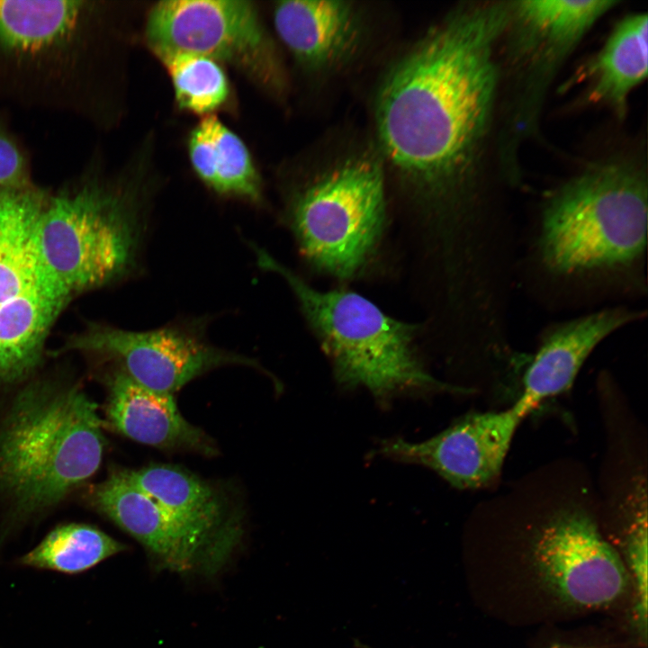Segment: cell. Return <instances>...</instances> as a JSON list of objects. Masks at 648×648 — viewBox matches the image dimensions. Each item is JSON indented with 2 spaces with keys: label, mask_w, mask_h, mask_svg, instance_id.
I'll list each match as a JSON object with an SVG mask.
<instances>
[{
  "label": "cell",
  "mask_w": 648,
  "mask_h": 648,
  "mask_svg": "<svg viewBox=\"0 0 648 648\" xmlns=\"http://www.w3.org/2000/svg\"><path fill=\"white\" fill-rule=\"evenodd\" d=\"M509 2L454 8L400 58L380 85L376 133L383 164L433 197L470 195L500 81L496 49Z\"/></svg>",
  "instance_id": "obj_1"
},
{
  "label": "cell",
  "mask_w": 648,
  "mask_h": 648,
  "mask_svg": "<svg viewBox=\"0 0 648 648\" xmlns=\"http://www.w3.org/2000/svg\"><path fill=\"white\" fill-rule=\"evenodd\" d=\"M104 447L97 406L78 387L41 381L22 389L0 425V497L11 527L88 481Z\"/></svg>",
  "instance_id": "obj_2"
},
{
  "label": "cell",
  "mask_w": 648,
  "mask_h": 648,
  "mask_svg": "<svg viewBox=\"0 0 648 648\" xmlns=\"http://www.w3.org/2000/svg\"><path fill=\"white\" fill-rule=\"evenodd\" d=\"M138 188L89 183L47 202L37 234L36 285L63 307L75 294L134 274L148 217Z\"/></svg>",
  "instance_id": "obj_3"
},
{
  "label": "cell",
  "mask_w": 648,
  "mask_h": 648,
  "mask_svg": "<svg viewBox=\"0 0 648 648\" xmlns=\"http://www.w3.org/2000/svg\"><path fill=\"white\" fill-rule=\"evenodd\" d=\"M647 180L626 161L589 166L546 201L539 252L553 273L572 275L626 268L644 253Z\"/></svg>",
  "instance_id": "obj_4"
},
{
  "label": "cell",
  "mask_w": 648,
  "mask_h": 648,
  "mask_svg": "<svg viewBox=\"0 0 648 648\" xmlns=\"http://www.w3.org/2000/svg\"><path fill=\"white\" fill-rule=\"evenodd\" d=\"M252 248L258 266L282 276L296 295L340 384L365 387L381 400L400 392L467 391L423 369L412 350L413 326L387 316L357 293L315 290L264 249Z\"/></svg>",
  "instance_id": "obj_5"
},
{
  "label": "cell",
  "mask_w": 648,
  "mask_h": 648,
  "mask_svg": "<svg viewBox=\"0 0 648 648\" xmlns=\"http://www.w3.org/2000/svg\"><path fill=\"white\" fill-rule=\"evenodd\" d=\"M384 182L382 159L358 152L329 164L297 194L292 224L310 262L338 277L362 267L384 222Z\"/></svg>",
  "instance_id": "obj_6"
},
{
  "label": "cell",
  "mask_w": 648,
  "mask_h": 648,
  "mask_svg": "<svg viewBox=\"0 0 648 648\" xmlns=\"http://www.w3.org/2000/svg\"><path fill=\"white\" fill-rule=\"evenodd\" d=\"M616 0L509 2L505 33L514 89L500 141V158L518 176V150L538 123L546 93L562 66Z\"/></svg>",
  "instance_id": "obj_7"
},
{
  "label": "cell",
  "mask_w": 648,
  "mask_h": 648,
  "mask_svg": "<svg viewBox=\"0 0 648 648\" xmlns=\"http://www.w3.org/2000/svg\"><path fill=\"white\" fill-rule=\"evenodd\" d=\"M146 39L160 58L200 55L238 65L265 83L280 80L256 8L248 1L158 2L148 14Z\"/></svg>",
  "instance_id": "obj_8"
},
{
  "label": "cell",
  "mask_w": 648,
  "mask_h": 648,
  "mask_svg": "<svg viewBox=\"0 0 648 648\" xmlns=\"http://www.w3.org/2000/svg\"><path fill=\"white\" fill-rule=\"evenodd\" d=\"M531 562L541 586L575 610L611 607L631 588L624 561L582 511L550 519L535 537Z\"/></svg>",
  "instance_id": "obj_9"
},
{
  "label": "cell",
  "mask_w": 648,
  "mask_h": 648,
  "mask_svg": "<svg viewBox=\"0 0 648 648\" xmlns=\"http://www.w3.org/2000/svg\"><path fill=\"white\" fill-rule=\"evenodd\" d=\"M66 348L116 360L140 385L171 394L217 367L257 366L251 358L212 345L194 324H170L144 331L92 325L71 338Z\"/></svg>",
  "instance_id": "obj_10"
},
{
  "label": "cell",
  "mask_w": 648,
  "mask_h": 648,
  "mask_svg": "<svg viewBox=\"0 0 648 648\" xmlns=\"http://www.w3.org/2000/svg\"><path fill=\"white\" fill-rule=\"evenodd\" d=\"M85 497L94 510L135 538L158 569L212 576L231 555L176 521L130 480L127 470H111Z\"/></svg>",
  "instance_id": "obj_11"
},
{
  "label": "cell",
  "mask_w": 648,
  "mask_h": 648,
  "mask_svg": "<svg viewBox=\"0 0 648 648\" xmlns=\"http://www.w3.org/2000/svg\"><path fill=\"white\" fill-rule=\"evenodd\" d=\"M527 415L516 401L505 410L469 414L421 442L383 441L377 453L429 468L458 489L481 488L500 474L515 432Z\"/></svg>",
  "instance_id": "obj_12"
},
{
  "label": "cell",
  "mask_w": 648,
  "mask_h": 648,
  "mask_svg": "<svg viewBox=\"0 0 648 648\" xmlns=\"http://www.w3.org/2000/svg\"><path fill=\"white\" fill-rule=\"evenodd\" d=\"M274 22L295 61L312 75L332 74L351 63L368 30L362 9L348 1H280Z\"/></svg>",
  "instance_id": "obj_13"
},
{
  "label": "cell",
  "mask_w": 648,
  "mask_h": 648,
  "mask_svg": "<svg viewBox=\"0 0 648 648\" xmlns=\"http://www.w3.org/2000/svg\"><path fill=\"white\" fill-rule=\"evenodd\" d=\"M642 313L622 308L602 310L547 331L523 378L517 402L529 414L544 400L567 391L594 348Z\"/></svg>",
  "instance_id": "obj_14"
},
{
  "label": "cell",
  "mask_w": 648,
  "mask_h": 648,
  "mask_svg": "<svg viewBox=\"0 0 648 648\" xmlns=\"http://www.w3.org/2000/svg\"><path fill=\"white\" fill-rule=\"evenodd\" d=\"M105 382L106 419L117 432L158 448L212 451L205 435L183 417L173 394L140 385L120 367Z\"/></svg>",
  "instance_id": "obj_15"
},
{
  "label": "cell",
  "mask_w": 648,
  "mask_h": 648,
  "mask_svg": "<svg viewBox=\"0 0 648 648\" xmlns=\"http://www.w3.org/2000/svg\"><path fill=\"white\" fill-rule=\"evenodd\" d=\"M130 480L181 525L232 554L240 525L208 483L174 465L127 470Z\"/></svg>",
  "instance_id": "obj_16"
},
{
  "label": "cell",
  "mask_w": 648,
  "mask_h": 648,
  "mask_svg": "<svg viewBox=\"0 0 648 648\" xmlns=\"http://www.w3.org/2000/svg\"><path fill=\"white\" fill-rule=\"evenodd\" d=\"M647 14L624 17L580 72L588 82V101L607 105L618 119L626 115L632 90L647 76Z\"/></svg>",
  "instance_id": "obj_17"
},
{
  "label": "cell",
  "mask_w": 648,
  "mask_h": 648,
  "mask_svg": "<svg viewBox=\"0 0 648 648\" xmlns=\"http://www.w3.org/2000/svg\"><path fill=\"white\" fill-rule=\"evenodd\" d=\"M46 200L21 186H0V305L36 284L37 234Z\"/></svg>",
  "instance_id": "obj_18"
},
{
  "label": "cell",
  "mask_w": 648,
  "mask_h": 648,
  "mask_svg": "<svg viewBox=\"0 0 648 648\" xmlns=\"http://www.w3.org/2000/svg\"><path fill=\"white\" fill-rule=\"evenodd\" d=\"M61 308L36 284L0 305L1 380L17 381L34 368Z\"/></svg>",
  "instance_id": "obj_19"
},
{
  "label": "cell",
  "mask_w": 648,
  "mask_h": 648,
  "mask_svg": "<svg viewBox=\"0 0 648 648\" xmlns=\"http://www.w3.org/2000/svg\"><path fill=\"white\" fill-rule=\"evenodd\" d=\"M82 1L0 0V47L37 53L66 41L79 25Z\"/></svg>",
  "instance_id": "obj_20"
},
{
  "label": "cell",
  "mask_w": 648,
  "mask_h": 648,
  "mask_svg": "<svg viewBox=\"0 0 648 648\" xmlns=\"http://www.w3.org/2000/svg\"><path fill=\"white\" fill-rule=\"evenodd\" d=\"M126 548L124 544L94 526L70 523L51 530L18 562L37 569L78 573Z\"/></svg>",
  "instance_id": "obj_21"
},
{
  "label": "cell",
  "mask_w": 648,
  "mask_h": 648,
  "mask_svg": "<svg viewBox=\"0 0 648 648\" xmlns=\"http://www.w3.org/2000/svg\"><path fill=\"white\" fill-rule=\"evenodd\" d=\"M208 116L212 146L205 184L219 194L260 202L261 182L246 145L218 118Z\"/></svg>",
  "instance_id": "obj_22"
},
{
  "label": "cell",
  "mask_w": 648,
  "mask_h": 648,
  "mask_svg": "<svg viewBox=\"0 0 648 648\" xmlns=\"http://www.w3.org/2000/svg\"><path fill=\"white\" fill-rule=\"evenodd\" d=\"M161 59L181 108L207 114L226 101L228 80L218 61L194 54H176Z\"/></svg>",
  "instance_id": "obj_23"
},
{
  "label": "cell",
  "mask_w": 648,
  "mask_h": 648,
  "mask_svg": "<svg viewBox=\"0 0 648 648\" xmlns=\"http://www.w3.org/2000/svg\"><path fill=\"white\" fill-rule=\"evenodd\" d=\"M626 569L634 590V627L640 640L647 637L648 567L646 504L635 514L625 541Z\"/></svg>",
  "instance_id": "obj_24"
},
{
  "label": "cell",
  "mask_w": 648,
  "mask_h": 648,
  "mask_svg": "<svg viewBox=\"0 0 648 648\" xmlns=\"http://www.w3.org/2000/svg\"><path fill=\"white\" fill-rule=\"evenodd\" d=\"M25 164L17 147L0 132V186L24 184Z\"/></svg>",
  "instance_id": "obj_25"
},
{
  "label": "cell",
  "mask_w": 648,
  "mask_h": 648,
  "mask_svg": "<svg viewBox=\"0 0 648 648\" xmlns=\"http://www.w3.org/2000/svg\"><path fill=\"white\" fill-rule=\"evenodd\" d=\"M355 645L356 648H373L369 646L368 644H363L360 641H355Z\"/></svg>",
  "instance_id": "obj_26"
},
{
  "label": "cell",
  "mask_w": 648,
  "mask_h": 648,
  "mask_svg": "<svg viewBox=\"0 0 648 648\" xmlns=\"http://www.w3.org/2000/svg\"><path fill=\"white\" fill-rule=\"evenodd\" d=\"M550 648H575V647H572L571 645L564 644H555L552 645Z\"/></svg>",
  "instance_id": "obj_27"
}]
</instances>
